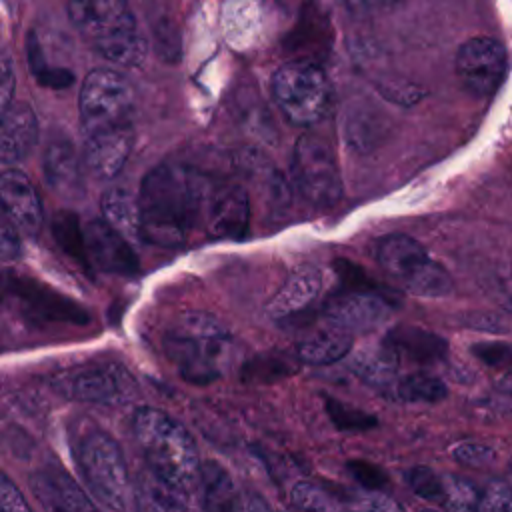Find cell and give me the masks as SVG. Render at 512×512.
Here are the masks:
<instances>
[{
	"label": "cell",
	"mask_w": 512,
	"mask_h": 512,
	"mask_svg": "<svg viewBox=\"0 0 512 512\" xmlns=\"http://www.w3.org/2000/svg\"><path fill=\"white\" fill-rule=\"evenodd\" d=\"M214 184L186 164L164 162L152 168L138 194L140 238L166 248L184 244L200 226H206Z\"/></svg>",
	"instance_id": "6da1fadb"
},
{
	"label": "cell",
	"mask_w": 512,
	"mask_h": 512,
	"mask_svg": "<svg viewBox=\"0 0 512 512\" xmlns=\"http://www.w3.org/2000/svg\"><path fill=\"white\" fill-rule=\"evenodd\" d=\"M132 434L152 476L184 498L198 488V450L180 422L158 408L144 406L132 416Z\"/></svg>",
	"instance_id": "7a4b0ae2"
},
{
	"label": "cell",
	"mask_w": 512,
	"mask_h": 512,
	"mask_svg": "<svg viewBox=\"0 0 512 512\" xmlns=\"http://www.w3.org/2000/svg\"><path fill=\"white\" fill-rule=\"evenodd\" d=\"M68 16L104 60L120 66L142 64L148 46L128 4L120 0H74L68 4Z\"/></svg>",
	"instance_id": "3957f363"
},
{
	"label": "cell",
	"mask_w": 512,
	"mask_h": 512,
	"mask_svg": "<svg viewBox=\"0 0 512 512\" xmlns=\"http://www.w3.org/2000/svg\"><path fill=\"white\" fill-rule=\"evenodd\" d=\"M74 460L84 484L112 512H136L138 492L118 442L98 426H84L74 438Z\"/></svg>",
	"instance_id": "277c9868"
},
{
	"label": "cell",
	"mask_w": 512,
	"mask_h": 512,
	"mask_svg": "<svg viewBox=\"0 0 512 512\" xmlns=\"http://www.w3.org/2000/svg\"><path fill=\"white\" fill-rule=\"evenodd\" d=\"M228 328L206 312H186L166 330L164 348L182 378L208 384L220 376L230 344Z\"/></svg>",
	"instance_id": "5b68a950"
},
{
	"label": "cell",
	"mask_w": 512,
	"mask_h": 512,
	"mask_svg": "<svg viewBox=\"0 0 512 512\" xmlns=\"http://www.w3.org/2000/svg\"><path fill=\"white\" fill-rule=\"evenodd\" d=\"M374 256L380 268L410 294L440 298L452 290L450 274L412 236L388 234L380 238L374 246Z\"/></svg>",
	"instance_id": "8992f818"
},
{
	"label": "cell",
	"mask_w": 512,
	"mask_h": 512,
	"mask_svg": "<svg viewBox=\"0 0 512 512\" xmlns=\"http://www.w3.org/2000/svg\"><path fill=\"white\" fill-rule=\"evenodd\" d=\"M134 88L128 78L112 68L92 70L80 90V124L86 136L132 130Z\"/></svg>",
	"instance_id": "52a82bcc"
},
{
	"label": "cell",
	"mask_w": 512,
	"mask_h": 512,
	"mask_svg": "<svg viewBox=\"0 0 512 512\" xmlns=\"http://www.w3.org/2000/svg\"><path fill=\"white\" fill-rule=\"evenodd\" d=\"M272 96L290 122L310 126L328 106L326 74L312 60H292L274 72Z\"/></svg>",
	"instance_id": "ba28073f"
},
{
	"label": "cell",
	"mask_w": 512,
	"mask_h": 512,
	"mask_svg": "<svg viewBox=\"0 0 512 512\" xmlns=\"http://www.w3.org/2000/svg\"><path fill=\"white\" fill-rule=\"evenodd\" d=\"M292 178L300 196L314 206H332L342 194V180L332 144L316 132L298 138L292 158Z\"/></svg>",
	"instance_id": "9c48e42d"
},
{
	"label": "cell",
	"mask_w": 512,
	"mask_h": 512,
	"mask_svg": "<svg viewBox=\"0 0 512 512\" xmlns=\"http://www.w3.org/2000/svg\"><path fill=\"white\" fill-rule=\"evenodd\" d=\"M456 72L470 94L490 96L506 74V50L494 38H470L456 54Z\"/></svg>",
	"instance_id": "30bf717a"
},
{
	"label": "cell",
	"mask_w": 512,
	"mask_h": 512,
	"mask_svg": "<svg viewBox=\"0 0 512 512\" xmlns=\"http://www.w3.org/2000/svg\"><path fill=\"white\" fill-rule=\"evenodd\" d=\"M54 386L64 394L80 402L116 404L130 396L134 380L130 372L116 364L86 366L70 374H62L54 380Z\"/></svg>",
	"instance_id": "8fae6325"
},
{
	"label": "cell",
	"mask_w": 512,
	"mask_h": 512,
	"mask_svg": "<svg viewBox=\"0 0 512 512\" xmlns=\"http://www.w3.org/2000/svg\"><path fill=\"white\" fill-rule=\"evenodd\" d=\"M392 314V300L376 292L344 290L328 300L324 318L332 330L348 336L370 332L384 324Z\"/></svg>",
	"instance_id": "7c38bea8"
},
{
	"label": "cell",
	"mask_w": 512,
	"mask_h": 512,
	"mask_svg": "<svg viewBox=\"0 0 512 512\" xmlns=\"http://www.w3.org/2000/svg\"><path fill=\"white\" fill-rule=\"evenodd\" d=\"M82 244L86 260H92L108 274L138 272V258L128 240L104 220H90L82 230Z\"/></svg>",
	"instance_id": "4fadbf2b"
},
{
	"label": "cell",
	"mask_w": 512,
	"mask_h": 512,
	"mask_svg": "<svg viewBox=\"0 0 512 512\" xmlns=\"http://www.w3.org/2000/svg\"><path fill=\"white\" fill-rule=\"evenodd\" d=\"M30 488L46 512H102L62 468L48 464L30 476Z\"/></svg>",
	"instance_id": "5bb4252c"
},
{
	"label": "cell",
	"mask_w": 512,
	"mask_h": 512,
	"mask_svg": "<svg viewBox=\"0 0 512 512\" xmlns=\"http://www.w3.org/2000/svg\"><path fill=\"white\" fill-rule=\"evenodd\" d=\"M0 206L14 228L36 236L44 224V212L38 192L28 176L16 168L0 174Z\"/></svg>",
	"instance_id": "9a60e30c"
},
{
	"label": "cell",
	"mask_w": 512,
	"mask_h": 512,
	"mask_svg": "<svg viewBox=\"0 0 512 512\" xmlns=\"http://www.w3.org/2000/svg\"><path fill=\"white\" fill-rule=\"evenodd\" d=\"M248 220L246 192L236 184L216 182L206 214V234L212 238H242L248 230Z\"/></svg>",
	"instance_id": "2e32d148"
},
{
	"label": "cell",
	"mask_w": 512,
	"mask_h": 512,
	"mask_svg": "<svg viewBox=\"0 0 512 512\" xmlns=\"http://www.w3.org/2000/svg\"><path fill=\"white\" fill-rule=\"evenodd\" d=\"M38 140V120L26 102H12L0 112V162H22Z\"/></svg>",
	"instance_id": "e0dca14e"
},
{
	"label": "cell",
	"mask_w": 512,
	"mask_h": 512,
	"mask_svg": "<svg viewBox=\"0 0 512 512\" xmlns=\"http://www.w3.org/2000/svg\"><path fill=\"white\" fill-rule=\"evenodd\" d=\"M44 176L48 186L68 200L84 194L80 156L68 138H56L46 146Z\"/></svg>",
	"instance_id": "ac0fdd59"
},
{
	"label": "cell",
	"mask_w": 512,
	"mask_h": 512,
	"mask_svg": "<svg viewBox=\"0 0 512 512\" xmlns=\"http://www.w3.org/2000/svg\"><path fill=\"white\" fill-rule=\"evenodd\" d=\"M130 148H132V130L94 134V136H86L82 160L86 170L92 176L100 180H110L118 176V172L124 168Z\"/></svg>",
	"instance_id": "d6986e66"
},
{
	"label": "cell",
	"mask_w": 512,
	"mask_h": 512,
	"mask_svg": "<svg viewBox=\"0 0 512 512\" xmlns=\"http://www.w3.org/2000/svg\"><path fill=\"white\" fill-rule=\"evenodd\" d=\"M322 272L316 266H298L268 304V314L286 318L306 310L320 294Z\"/></svg>",
	"instance_id": "ffe728a7"
},
{
	"label": "cell",
	"mask_w": 512,
	"mask_h": 512,
	"mask_svg": "<svg viewBox=\"0 0 512 512\" xmlns=\"http://www.w3.org/2000/svg\"><path fill=\"white\" fill-rule=\"evenodd\" d=\"M198 488L204 512H242L244 508V492L238 490L228 470L214 460L200 464Z\"/></svg>",
	"instance_id": "44dd1931"
},
{
	"label": "cell",
	"mask_w": 512,
	"mask_h": 512,
	"mask_svg": "<svg viewBox=\"0 0 512 512\" xmlns=\"http://www.w3.org/2000/svg\"><path fill=\"white\" fill-rule=\"evenodd\" d=\"M384 344L390 346L398 354V358L408 356L410 360L420 364L438 362L448 352V344L444 338H440L430 330H424L418 326H406V324L394 326L386 334Z\"/></svg>",
	"instance_id": "7402d4cb"
},
{
	"label": "cell",
	"mask_w": 512,
	"mask_h": 512,
	"mask_svg": "<svg viewBox=\"0 0 512 512\" xmlns=\"http://www.w3.org/2000/svg\"><path fill=\"white\" fill-rule=\"evenodd\" d=\"M398 360V354L382 342L378 346H364L360 352L354 354L350 366L356 376L362 378L366 384L388 386L396 378Z\"/></svg>",
	"instance_id": "603a6c76"
},
{
	"label": "cell",
	"mask_w": 512,
	"mask_h": 512,
	"mask_svg": "<svg viewBox=\"0 0 512 512\" xmlns=\"http://www.w3.org/2000/svg\"><path fill=\"white\" fill-rule=\"evenodd\" d=\"M350 348H352V336L330 328L326 332H318L302 340L296 346V358L304 364L324 366L344 358L350 352Z\"/></svg>",
	"instance_id": "cb8c5ba5"
},
{
	"label": "cell",
	"mask_w": 512,
	"mask_h": 512,
	"mask_svg": "<svg viewBox=\"0 0 512 512\" xmlns=\"http://www.w3.org/2000/svg\"><path fill=\"white\" fill-rule=\"evenodd\" d=\"M104 222L120 232L126 240L140 238L138 198L124 188H112L102 196Z\"/></svg>",
	"instance_id": "d4e9b609"
},
{
	"label": "cell",
	"mask_w": 512,
	"mask_h": 512,
	"mask_svg": "<svg viewBox=\"0 0 512 512\" xmlns=\"http://www.w3.org/2000/svg\"><path fill=\"white\" fill-rule=\"evenodd\" d=\"M332 28L330 18L320 12L318 6H306V10L300 14V22L294 28L290 36V48L292 50H314L324 52L330 46Z\"/></svg>",
	"instance_id": "484cf974"
},
{
	"label": "cell",
	"mask_w": 512,
	"mask_h": 512,
	"mask_svg": "<svg viewBox=\"0 0 512 512\" xmlns=\"http://www.w3.org/2000/svg\"><path fill=\"white\" fill-rule=\"evenodd\" d=\"M446 394V384L430 374H410L396 386V396L404 402H440Z\"/></svg>",
	"instance_id": "4316f807"
},
{
	"label": "cell",
	"mask_w": 512,
	"mask_h": 512,
	"mask_svg": "<svg viewBox=\"0 0 512 512\" xmlns=\"http://www.w3.org/2000/svg\"><path fill=\"white\" fill-rule=\"evenodd\" d=\"M138 488L140 492L144 494L146 502L150 504V508L154 512H194L184 496H180L178 492H174L172 488H168L166 484H162L156 476H152L150 472L148 474H142L140 476V482H138Z\"/></svg>",
	"instance_id": "83f0119b"
},
{
	"label": "cell",
	"mask_w": 512,
	"mask_h": 512,
	"mask_svg": "<svg viewBox=\"0 0 512 512\" xmlns=\"http://www.w3.org/2000/svg\"><path fill=\"white\" fill-rule=\"evenodd\" d=\"M324 406H326V412L332 420V424L338 428V430H344V432H362V430H370L378 424L376 416L364 412V410H358L354 406H348L336 398H326L324 400Z\"/></svg>",
	"instance_id": "f1b7e54d"
},
{
	"label": "cell",
	"mask_w": 512,
	"mask_h": 512,
	"mask_svg": "<svg viewBox=\"0 0 512 512\" xmlns=\"http://www.w3.org/2000/svg\"><path fill=\"white\" fill-rule=\"evenodd\" d=\"M446 512H476L480 494L472 482L460 476H442Z\"/></svg>",
	"instance_id": "f546056e"
},
{
	"label": "cell",
	"mask_w": 512,
	"mask_h": 512,
	"mask_svg": "<svg viewBox=\"0 0 512 512\" xmlns=\"http://www.w3.org/2000/svg\"><path fill=\"white\" fill-rule=\"evenodd\" d=\"M290 500L300 512H334L336 510L334 498L324 488L308 480L296 482L292 486Z\"/></svg>",
	"instance_id": "4dcf8cb0"
},
{
	"label": "cell",
	"mask_w": 512,
	"mask_h": 512,
	"mask_svg": "<svg viewBox=\"0 0 512 512\" xmlns=\"http://www.w3.org/2000/svg\"><path fill=\"white\" fill-rule=\"evenodd\" d=\"M404 480L418 498L436 502V504L444 502V480L432 468L414 466V468L406 470Z\"/></svg>",
	"instance_id": "1f68e13d"
},
{
	"label": "cell",
	"mask_w": 512,
	"mask_h": 512,
	"mask_svg": "<svg viewBox=\"0 0 512 512\" xmlns=\"http://www.w3.org/2000/svg\"><path fill=\"white\" fill-rule=\"evenodd\" d=\"M256 382H272L294 372V366L284 356H256L244 370Z\"/></svg>",
	"instance_id": "d6a6232c"
},
{
	"label": "cell",
	"mask_w": 512,
	"mask_h": 512,
	"mask_svg": "<svg viewBox=\"0 0 512 512\" xmlns=\"http://www.w3.org/2000/svg\"><path fill=\"white\" fill-rule=\"evenodd\" d=\"M470 352L482 362L498 370H510L512 372V346L500 340H484L476 342Z\"/></svg>",
	"instance_id": "836d02e7"
},
{
	"label": "cell",
	"mask_w": 512,
	"mask_h": 512,
	"mask_svg": "<svg viewBox=\"0 0 512 512\" xmlns=\"http://www.w3.org/2000/svg\"><path fill=\"white\" fill-rule=\"evenodd\" d=\"M476 512H512V488L504 480H492L478 500Z\"/></svg>",
	"instance_id": "e575fe53"
},
{
	"label": "cell",
	"mask_w": 512,
	"mask_h": 512,
	"mask_svg": "<svg viewBox=\"0 0 512 512\" xmlns=\"http://www.w3.org/2000/svg\"><path fill=\"white\" fill-rule=\"evenodd\" d=\"M346 470L362 488L370 492H378L388 482L386 472L368 460H348Z\"/></svg>",
	"instance_id": "d590c367"
},
{
	"label": "cell",
	"mask_w": 512,
	"mask_h": 512,
	"mask_svg": "<svg viewBox=\"0 0 512 512\" xmlns=\"http://www.w3.org/2000/svg\"><path fill=\"white\" fill-rule=\"evenodd\" d=\"M452 456L456 462L464 464V466H472V468H480L486 466L494 460V450L486 444L480 442H460L454 446Z\"/></svg>",
	"instance_id": "8d00e7d4"
},
{
	"label": "cell",
	"mask_w": 512,
	"mask_h": 512,
	"mask_svg": "<svg viewBox=\"0 0 512 512\" xmlns=\"http://www.w3.org/2000/svg\"><path fill=\"white\" fill-rule=\"evenodd\" d=\"M0 512H34L22 490L0 468Z\"/></svg>",
	"instance_id": "74e56055"
},
{
	"label": "cell",
	"mask_w": 512,
	"mask_h": 512,
	"mask_svg": "<svg viewBox=\"0 0 512 512\" xmlns=\"http://www.w3.org/2000/svg\"><path fill=\"white\" fill-rule=\"evenodd\" d=\"M350 512H404V510L392 498L374 492V494H368V496H360L354 502Z\"/></svg>",
	"instance_id": "f35d334b"
},
{
	"label": "cell",
	"mask_w": 512,
	"mask_h": 512,
	"mask_svg": "<svg viewBox=\"0 0 512 512\" xmlns=\"http://www.w3.org/2000/svg\"><path fill=\"white\" fill-rule=\"evenodd\" d=\"M20 254V240L14 226L0 216V260H16Z\"/></svg>",
	"instance_id": "ab89813d"
},
{
	"label": "cell",
	"mask_w": 512,
	"mask_h": 512,
	"mask_svg": "<svg viewBox=\"0 0 512 512\" xmlns=\"http://www.w3.org/2000/svg\"><path fill=\"white\" fill-rule=\"evenodd\" d=\"M14 72L8 56L0 50V112L12 104Z\"/></svg>",
	"instance_id": "60d3db41"
},
{
	"label": "cell",
	"mask_w": 512,
	"mask_h": 512,
	"mask_svg": "<svg viewBox=\"0 0 512 512\" xmlns=\"http://www.w3.org/2000/svg\"><path fill=\"white\" fill-rule=\"evenodd\" d=\"M242 512H270L268 504L262 496L254 494V492H244V508Z\"/></svg>",
	"instance_id": "b9f144b4"
},
{
	"label": "cell",
	"mask_w": 512,
	"mask_h": 512,
	"mask_svg": "<svg viewBox=\"0 0 512 512\" xmlns=\"http://www.w3.org/2000/svg\"><path fill=\"white\" fill-rule=\"evenodd\" d=\"M500 390H504L506 394H512V372H508L504 376V380L500 382Z\"/></svg>",
	"instance_id": "7bdbcfd3"
},
{
	"label": "cell",
	"mask_w": 512,
	"mask_h": 512,
	"mask_svg": "<svg viewBox=\"0 0 512 512\" xmlns=\"http://www.w3.org/2000/svg\"><path fill=\"white\" fill-rule=\"evenodd\" d=\"M508 292H510V296H512V272H510V276H508Z\"/></svg>",
	"instance_id": "ee69618b"
},
{
	"label": "cell",
	"mask_w": 512,
	"mask_h": 512,
	"mask_svg": "<svg viewBox=\"0 0 512 512\" xmlns=\"http://www.w3.org/2000/svg\"><path fill=\"white\" fill-rule=\"evenodd\" d=\"M420 512H436V510H430V508H424V510H420Z\"/></svg>",
	"instance_id": "f6af8a7d"
}]
</instances>
